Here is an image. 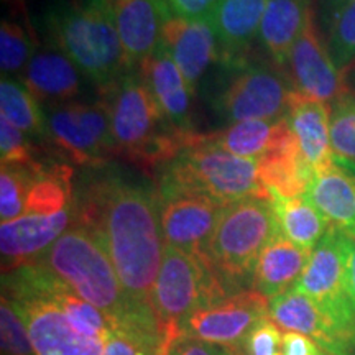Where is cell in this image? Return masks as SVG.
<instances>
[{"label": "cell", "mask_w": 355, "mask_h": 355, "mask_svg": "<svg viewBox=\"0 0 355 355\" xmlns=\"http://www.w3.org/2000/svg\"><path fill=\"white\" fill-rule=\"evenodd\" d=\"M282 355H332L322 349L321 345L311 340L309 337L298 332L286 331L283 336V352Z\"/></svg>", "instance_id": "38"}, {"label": "cell", "mask_w": 355, "mask_h": 355, "mask_svg": "<svg viewBox=\"0 0 355 355\" xmlns=\"http://www.w3.org/2000/svg\"><path fill=\"white\" fill-rule=\"evenodd\" d=\"M259 171L268 193L283 198L306 196L316 175L291 130L272 152L260 158Z\"/></svg>", "instance_id": "24"}, {"label": "cell", "mask_w": 355, "mask_h": 355, "mask_svg": "<svg viewBox=\"0 0 355 355\" xmlns=\"http://www.w3.org/2000/svg\"><path fill=\"white\" fill-rule=\"evenodd\" d=\"M170 355H235L232 350L222 345L202 343V340L180 337Z\"/></svg>", "instance_id": "39"}, {"label": "cell", "mask_w": 355, "mask_h": 355, "mask_svg": "<svg viewBox=\"0 0 355 355\" xmlns=\"http://www.w3.org/2000/svg\"><path fill=\"white\" fill-rule=\"evenodd\" d=\"M352 245L354 239L331 225L322 241L311 252L296 290L309 296L355 344V308L347 283Z\"/></svg>", "instance_id": "10"}, {"label": "cell", "mask_w": 355, "mask_h": 355, "mask_svg": "<svg viewBox=\"0 0 355 355\" xmlns=\"http://www.w3.org/2000/svg\"><path fill=\"white\" fill-rule=\"evenodd\" d=\"M347 283H349L350 300H352L354 308H355V241H354L352 250H350V257H349V265H347Z\"/></svg>", "instance_id": "41"}, {"label": "cell", "mask_w": 355, "mask_h": 355, "mask_svg": "<svg viewBox=\"0 0 355 355\" xmlns=\"http://www.w3.org/2000/svg\"><path fill=\"white\" fill-rule=\"evenodd\" d=\"M32 166H10L0 168V219L10 222L25 214L26 198L32 186L35 168Z\"/></svg>", "instance_id": "30"}, {"label": "cell", "mask_w": 355, "mask_h": 355, "mask_svg": "<svg viewBox=\"0 0 355 355\" xmlns=\"http://www.w3.org/2000/svg\"><path fill=\"white\" fill-rule=\"evenodd\" d=\"M162 46L170 53L194 92L207 71L220 61V43L212 20H188L168 13Z\"/></svg>", "instance_id": "16"}, {"label": "cell", "mask_w": 355, "mask_h": 355, "mask_svg": "<svg viewBox=\"0 0 355 355\" xmlns=\"http://www.w3.org/2000/svg\"><path fill=\"white\" fill-rule=\"evenodd\" d=\"M104 355H170L162 337L130 329H109L104 337Z\"/></svg>", "instance_id": "32"}, {"label": "cell", "mask_w": 355, "mask_h": 355, "mask_svg": "<svg viewBox=\"0 0 355 355\" xmlns=\"http://www.w3.org/2000/svg\"><path fill=\"white\" fill-rule=\"evenodd\" d=\"M78 220L74 206L51 216L25 214L0 225L2 272L35 263Z\"/></svg>", "instance_id": "15"}, {"label": "cell", "mask_w": 355, "mask_h": 355, "mask_svg": "<svg viewBox=\"0 0 355 355\" xmlns=\"http://www.w3.org/2000/svg\"><path fill=\"white\" fill-rule=\"evenodd\" d=\"M84 74L60 48L37 46L19 81L43 107L74 102L83 91Z\"/></svg>", "instance_id": "18"}, {"label": "cell", "mask_w": 355, "mask_h": 355, "mask_svg": "<svg viewBox=\"0 0 355 355\" xmlns=\"http://www.w3.org/2000/svg\"><path fill=\"white\" fill-rule=\"evenodd\" d=\"M291 81L301 94L322 102H336L349 94L344 74L332 61L311 12L300 38L293 44L288 58Z\"/></svg>", "instance_id": "14"}, {"label": "cell", "mask_w": 355, "mask_h": 355, "mask_svg": "<svg viewBox=\"0 0 355 355\" xmlns=\"http://www.w3.org/2000/svg\"><path fill=\"white\" fill-rule=\"evenodd\" d=\"M46 42L60 48L84 78L105 89L130 73L112 8L96 0H61L44 15Z\"/></svg>", "instance_id": "4"}, {"label": "cell", "mask_w": 355, "mask_h": 355, "mask_svg": "<svg viewBox=\"0 0 355 355\" xmlns=\"http://www.w3.org/2000/svg\"><path fill=\"white\" fill-rule=\"evenodd\" d=\"M2 296L24 321L35 355H104V340L79 329L51 295L43 266L30 263L3 273Z\"/></svg>", "instance_id": "6"}, {"label": "cell", "mask_w": 355, "mask_h": 355, "mask_svg": "<svg viewBox=\"0 0 355 355\" xmlns=\"http://www.w3.org/2000/svg\"><path fill=\"white\" fill-rule=\"evenodd\" d=\"M35 40L20 21L3 20L0 26V69L2 78L21 76L32 60Z\"/></svg>", "instance_id": "29"}, {"label": "cell", "mask_w": 355, "mask_h": 355, "mask_svg": "<svg viewBox=\"0 0 355 355\" xmlns=\"http://www.w3.org/2000/svg\"><path fill=\"white\" fill-rule=\"evenodd\" d=\"M48 141L74 165L102 168L117 155L109 112L104 102H68L43 107Z\"/></svg>", "instance_id": "11"}, {"label": "cell", "mask_w": 355, "mask_h": 355, "mask_svg": "<svg viewBox=\"0 0 355 355\" xmlns=\"http://www.w3.org/2000/svg\"><path fill=\"white\" fill-rule=\"evenodd\" d=\"M112 17L128 64L135 71L162 44L166 7L162 0H121L112 6Z\"/></svg>", "instance_id": "20"}, {"label": "cell", "mask_w": 355, "mask_h": 355, "mask_svg": "<svg viewBox=\"0 0 355 355\" xmlns=\"http://www.w3.org/2000/svg\"><path fill=\"white\" fill-rule=\"evenodd\" d=\"M306 196L332 227L355 241V162L336 153L329 165L314 175Z\"/></svg>", "instance_id": "21"}, {"label": "cell", "mask_w": 355, "mask_h": 355, "mask_svg": "<svg viewBox=\"0 0 355 355\" xmlns=\"http://www.w3.org/2000/svg\"><path fill=\"white\" fill-rule=\"evenodd\" d=\"M0 303V332H2V355H35L32 340L24 321L6 296Z\"/></svg>", "instance_id": "34"}, {"label": "cell", "mask_w": 355, "mask_h": 355, "mask_svg": "<svg viewBox=\"0 0 355 355\" xmlns=\"http://www.w3.org/2000/svg\"><path fill=\"white\" fill-rule=\"evenodd\" d=\"M318 2H319V7H321L324 24H327V21H329L332 17L340 10V8H344L345 6H349V3L355 2V0H318Z\"/></svg>", "instance_id": "40"}, {"label": "cell", "mask_w": 355, "mask_h": 355, "mask_svg": "<svg viewBox=\"0 0 355 355\" xmlns=\"http://www.w3.org/2000/svg\"><path fill=\"white\" fill-rule=\"evenodd\" d=\"M282 327L266 316L260 319L245 336L235 355H282L283 352Z\"/></svg>", "instance_id": "36"}, {"label": "cell", "mask_w": 355, "mask_h": 355, "mask_svg": "<svg viewBox=\"0 0 355 355\" xmlns=\"http://www.w3.org/2000/svg\"><path fill=\"white\" fill-rule=\"evenodd\" d=\"M137 73L158 102L166 121L176 130L194 133L193 125V97L196 92L189 87L170 53L159 48L137 66Z\"/></svg>", "instance_id": "19"}, {"label": "cell", "mask_w": 355, "mask_h": 355, "mask_svg": "<svg viewBox=\"0 0 355 355\" xmlns=\"http://www.w3.org/2000/svg\"><path fill=\"white\" fill-rule=\"evenodd\" d=\"M331 115L332 109L327 102L313 99L298 91L291 94L285 115L286 122L304 158L316 173L329 165L336 155L331 141Z\"/></svg>", "instance_id": "22"}, {"label": "cell", "mask_w": 355, "mask_h": 355, "mask_svg": "<svg viewBox=\"0 0 355 355\" xmlns=\"http://www.w3.org/2000/svg\"><path fill=\"white\" fill-rule=\"evenodd\" d=\"M270 202L277 216L279 232L306 250L313 252L331 227L329 220L319 212L308 196L283 198L270 194Z\"/></svg>", "instance_id": "27"}, {"label": "cell", "mask_w": 355, "mask_h": 355, "mask_svg": "<svg viewBox=\"0 0 355 355\" xmlns=\"http://www.w3.org/2000/svg\"><path fill=\"white\" fill-rule=\"evenodd\" d=\"M311 250L296 245L279 232L268 242L257 260L252 290L272 301L295 290L308 265Z\"/></svg>", "instance_id": "23"}, {"label": "cell", "mask_w": 355, "mask_h": 355, "mask_svg": "<svg viewBox=\"0 0 355 355\" xmlns=\"http://www.w3.org/2000/svg\"><path fill=\"white\" fill-rule=\"evenodd\" d=\"M331 141L339 157L355 162V96L345 94L334 102L331 115Z\"/></svg>", "instance_id": "33"}, {"label": "cell", "mask_w": 355, "mask_h": 355, "mask_svg": "<svg viewBox=\"0 0 355 355\" xmlns=\"http://www.w3.org/2000/svg\"><path fill=\"white\" fill-rule=\"evenodd\" d=\"M278 234L270 199H243L225 207L202 259L229 296L252 290L257 260Z\"/></svg>", "instance_id": "7"}, {"label": "cell", "mask_w": 355, "mask_h": 355, "mask_svg": "<svg viewBox=\"0 0 355 355\" xmlns=\"http://www.w3.org/2000/svg\"><path fill=\"white\" fill-rule=\"evenodd\" d=\"M35 263L102 311L109 319L110 329L145 332L166 343V332L153 308L132 303L105 248L84 225L69 227Z\"/></svg>", "instance_id": "2"}, {"label": "cell", "mask_w": 355, "mask_h": 355, "mask_svg": "<svg viewBox=\"0 0 355 355\" xmlns=\"http://www.w3.org/2000/svg\"><path fill=\"white\" fill-rule=\"evenodd\" d=\"M266 6L268 0H219L211 20L220 43V61L245 58Z\"/></svg>", "instance_id": "25"}, {"label": "cell", "mask_w": 355, "mask_h": 355, "mask_svg": "<svg viewBox=\"0 0 355 355\" xmlns=\"http://www.w3.org/2000/svg\"><path fill=\"white\" fill-rule=\"evenodd\" d=\"M157 199L165 247L204 257V250L227 206L191 193L168 196L157 194Z\"/></svg>", "instance_id": "13"}, {"label": "cell", "mask_w": 355, "mask_h": 355, "mask_svg": "<svg viewBox=\"0 0 355 355\" xmlns=\"http://www.w3.org/2000/svg\"><path fill=\"white\" fill-rule=\"evenodd\" d=\"M270 318L283 329L309 337L332 355H355V344L300 290L270 301Z\"/></svg>", "instance_id": "17"}, {"label": "cell", "mask_w": 355, "mask_h": 355, "mask_svg": "<svg viewBox=\"0 0 355 355\" xmlns=\"http://www.w3.org/2000/svg\"><path fill=\"white\" fill-rule=\"evenodd\" d=\"M194 135L188 146L158 168L155 188L158 196L201 194L222 206L248 198L270 199L268 189L260 180V158L235 157L216 146L198 144Z\"/></svg>", "instance_id": "5"}, {"label": "cell", "mask_w": 355, "mask_h": 355, "mask_svg": "<svg viewBox=\"0 0 355 355\" xmlns=\"http://www.w3.org/2000/svg\"><path fill=\"white\" fill-rule=\"evenodd\" d=\"M0 110L7 119L30 139L48 141L46 119L40 102L24 84L13 78H2L0 81Z\"/></svg>", "instance_id": "28"}, {"label": "cell", "mask_w": 355, "mask_h": 355, "mask_svg": "<svg viewBox=\"0 0 355 355\" xmlns=\"http://www.w3.org/2000/svg\"><path fill=\"white\" fill-rule=\"evenodd\" d=\"M117 155L140 168H159L188 146L194 133L176 130L137 71L101 89Z\"/></svg>", "instance_id": "3"}, {"label": "cell", "mask_w": 355, "mask_h": 355, "mask_svg": "<svg viewBox=\"0 0 355 355\" xmlns=\"http://www.w3.org/2000/svg\"><path fill=\"white\" fill-rule=\"evenodd\" d=\"M219 63L224 71L209 102L222 119L235 123L285 117L296 89L282 68L250 63L247 58Z\"/></svg>", "instance_id": "8"}, {"label": "cell", "mask_w": 355, "mask_h": 355, "mask_svg": "<svg viewBox=\"0 0 355 355\" xmlns=\"http://www.w3.org/2000/svg\"><path fill=\"white\" fill-rule=\"evenodd\" d=\"M291 128L286 117L277 121H243L230 123L227 128L211 133H196L194 141L242 158H261L270 153Z\"/></svg>", "instance_id": "26"}, {"label": "cell", "mask_w": 355, "mask_h": 355, "mask_svg": "<svg viewBox=\"0 0 355 355\" xmlns=\"http://www.w3.org/2000/svg\"><path fill=\"white\" fill-rule=\"evenodd\" d=\"M270 316V301L255 290H243L219 303L191 313L181 322V337L222 345L235 352L260 319Z\"/></svg>", "instance_id": "12"}, {"label": "cell", "mask_w": 355, "mask_h": 355, "mask_svg": "<svg viewBox=\"0 0 355 355\" xmlns=\"http://www.w3.org/2000/svg\"><path fill=\"white\" fill-rule=\"evenodd\" d=\"M170 15L188 20H211L219 0H162Z\"/></svg>", "instance_id": "37"}, {"label": "cell", "mask_w": 355, "mask_h": 355, "mask_svg": "<svg viewBox=\"0 0 355 355\" xmlns=\"http://www.w3.org/2000/svg\"><path fill=\"white\" fill-rule=\"evenodd\" d=\"M227 296V291L202 257L165 247L155 282L152 306L171 349L181 337V322L191 313L219 303Z\"/></svg>", "instance_id": "9"}, {"label": "cell", "mask_w": 355, "mask_h": 355, "mask_svg": "<svg viewBox=\"0 0 355 355\" xmlns=\"http://www.w3.org/2000/svg\"><path fill=\"white\" fill-rule=\"evenodd\" d=\"M0 158L2 165L10 166H32L38 163L30 137L3 117H0Z\"/></svg>", "instance_id": "35"}, {"label": "cell", "mask_w": 355, "mask_h": 355, "mask_svg": "<svg viewBox=\"0 0 355 355\" xmlns=\"http://www.w3.org/2000/svg\"><path fill=\"white\" fill-rule=\"evenodd\" d=\"M96 2H99V3H104V6H107V7L112 8L114 3L121 2V0H96Z\"/></svg>", "instance_id": "42"}, {"label": "cell", "mask_w": 355, "mask_h": 355, "mask_svg": "<svg viewBox=\"0 0 355 355\" xmlns=\"http://www.w3.org/2000/svg\"><path fill=\"white\" fill-rule=\"evenodd\" d=\"M326 26V46L334 64L344 73L355 61V2L340 8Z\"/></svg>", "instance_id": "31"}, {"label": "cell", "mask_w": 355, "mask_h": 355, "mask_svg": "<svg viewBox=\"0 0 355 355\" xmlns=\"http://www.w3.org/2000/svg\"><path fill=\"white\" fill-rule=\"evenodd\" d=\"M76 207V224L99 239L132 303L153 308L155 282L165 255L157 191L105 171L89 178Z\"/></svg>", "instance_id": "1"}]
</instances>
